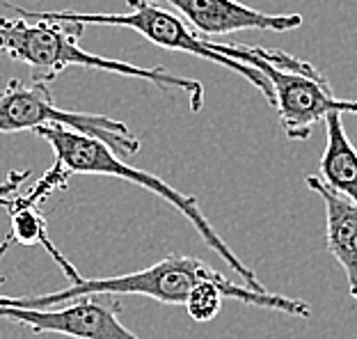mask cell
Returning <instances> with one entry per match:
<instances>
[{
	"label": "cell",
	"instance_id": "obj_4",
	"mask_svg": "<svg viewBox=\"0 0 357 339\" xmlns=\"http://www.w3.org/2000/svg\"><path fill=\"white\" fill-rule=\"evenodd\" d=\"M213 51L245 62L268 78L273 90V106L278 108L280 124L289 140H307L312 128L319 122H326L332 112L357 115V101L337 99L328 78L310 62L298 60L284 51L238 44L213 42Z\"/></svg>",
	"mask_w": 357,
	"mask_h": 339
},
{
	"label": "cell",
	"instance_id": "obj_6",
	"mask_svg": "<svg viewBox=\"0 0 357 339\" xmlns=\"http://www.w3.org/2000/svg\"><path fill=\"white\" fill-rule=\"evenodd\" d=\"M51 124L69 126L89 138L101 140L117 156H135L140 151V140L124 122L108 115L64 110L53 101L48 85H23L14 78L0 90V133L35 131L39 126Z\"/></svg>",
	"mask_w": 357,
	"mask_h": 339
},
{
	"label": "cell",
	"instance_id": "obj_9",
	"mask_svg": "<svg viewBox=\"0 0 357 339\" xmlns=\"http://www.w3.org/2000/svg\"><path fill=\"white\" fill-rule=\"evenodd\" d=\"M67 181H69V174L62 172L58 165H53L42 179L37 181V186L30 193L12 199V204L7 206V213L12 218V227H10V234L5 236V243L0 246V257H3L14 243L44 246L46 253L51 255L53 259L58 262L60 269L64 271V276H67L71 282H76L80 278L78 271L69 264L67 257L51 243V239H48L46 218L42 216V211H39V202L46 199L53 190H64L67 188Z\"/></svg>",
	"mask_w": 357,
	"mask_h": 339
},
{
	"label": "cell",
	"instance_id": "obj_2",
	"mask_svg": "<svg viewBox=\"0 0 357 339\" xmlns=\"http://www.w3.org/2000/svg\"><path fill=\"white\" fill-rule=\"evenodd\" d=\"M85 26L67 21H44V19H0V55L26 64L30 69L32 83L48 85L67 67L99 69L110 74L140 78L156 85L160 92L181 90L188 96L192 112L204 106L206 92L199 80L174 76L163 67H137L121 60H110L103 55L87 53L80 48L78 39Z\"/></svg>",
	"mask_w": 357,
	"mask_h": 339
},
{
	"label": "cell",
	"instance_id": "obj_1",
	"mask_svg": "<svg viewBox=\"0 0 357 339\" xmlns=\"http://www.w3.org/2000/svg\"><path fill=\"white\" fill-rule=\"evenodd\" d=\"M202 282H215V285L222 287L225 298L252 305V308L282 312L298 319H307L312 314V308L305 301L278 296L271 292H255L248 285H236L229 278H225L222 273L211 269L206 262L197 259V257H181V255H169L153 266L126 273V276L78 278L67 289H60V292L44 294V296H21V298L0 296V305H5V308H23V310H48V308H60V305L76 301V298L96 296V294L144 296L165 305H185L190 292L197 285H202Z\"/></svg>",
	"mask_w": 357,
	"mask_h": 339
},
{
	"label": "cell",
	"instance_id": "obj_3",
	"mask_svg": "<svg viewBox=\"0 0 357 339\" xmlns=\"http://www.w3.org/2000/svg\"><path fill=\"white\" fill-rule=\"evenodd\" d=\"M32 133H37L39 138H44L48 144H51V149L55 154L53 165H58L62 172H67L69 176L71 174L112 176V179L131 181L135 186H140V188L153 193V195H158L160 199H165L169 206H174L176 211L192 225L195 232L202 236V241H204V243L213 250V253L220 257V259L229 266V269L236 273L250 289H255V292H266V287L261 285V280L257 278V273L250 269V266L243 264L238 259V255H234L231 248L225 243V239L220 234L211 227L208 218L202 213L199 199L195 195H185V193L172 188V186L165 183L156 174L126 165L108 144H103L96 138H89L85 133H78L69 126H60V124L39 126Z\"/></svg>",
	"mask_w": 357,
	"mask_h": 339
},
{
	"label": "cell",
	"instance_id": "obj_12",
	"mask_svg": "<svg viewBox=\"0 0 357 339\" xmlns=\"http://www.w3.org/2000/svg\"><path fill=\"white\" fill-rule=\"evenodd\" d=\"M222 301H225V292L220 285H215V282H202V285H197L190 292L183 308L188 310L192 321L206 324V321H213L220 314Z\"/></svg>",
	"mask_w": 357,
	"mask_h": 339
},
{
	"label": "cell",
	"instance_id": "obj_11",
	"mask_svg": "<svg viewBox=\"0 0 357 339\" xmlns=\"http://www.w3.org/2000/svg\"><path fill=\"white\" fill-rule=\"evenodd\" d=\"M326 149L319 163L321 181L357 206V149L348 138L339 112L326 117Z\"/></svg>",
	"mask_w": 357,
	"mask_h": 339
},
{
	"label": "cell",
	"instance_id": "obj_13",
	"mask_svg": "<svg viewBox=\"0 0 357 339\" xmlns=\"http://www.w3.org/2000/svg\"><path fill=\"white\" fill-rule=\"evenodd\" d=\"M30 174H32L30 170H12V172L5 176V181L0 183V206L7 209L12 204L16 190H19L21 186L30 179Z\"/></svg>",
	"mask_w": 357,
	"mask_h": 339
},
{
	"label": "cell",
	"instance_id": "obj_14",
	"mask_svg": "<svg viewBox=\"0 0 357 339\" xmlns=\"http://www.w3.org/2000/svg\"><path fill=\"white\" fill-rule=\"evenodd\" d=\"M3 282H5V278H0V285H3Z\"/></svg>",
	"mask_w": 357,
	"mask_h": 339
},
{
	"label": "cell",
	"instance_id": "obj_10",
	"mask_svg": "<svg viewBox=\"0 0 357 339\" xmlns=\"http://www.w3.org/2000/svg\"><path fill=\"white\" fill-rule=\"evenodd\" d=\"M307 188L316 193L326 206V241L330 255L339 262L348 280V294L357 301V206L351 199L330 190L321 176H305Z\"/></svg>",
	"mask_w": 357,
	"mask_h": 339
},
{
	"label": "cell",
	"instance_id": "obj_8",
	"mask_svg": "<svg viewBox=\"0 0 357 339\" xmlns=\"http://www.w3.org/2000/svg\"><path fill=\"white\" fill-rule=\"evenodd\" d=\"M190 23L199 37H220L241 30L287 32L303 26V14H271L238 0H163Z\"/></svg>",
	"mask_w": 357,
	"mask_h": 339
},
{
	"label": "cell",
	"instance_id": "obj_5",
	"mask_svg": "<svg viewBox=\"0 0 357 339\" xmlns=\"http://www.w3.org/2000/svg\"><path fill=\"white\" fill-rule=\"evenodd\" d=\"M7 7L23 16V19H44V21H67V23H80V26H115V28H128L135 30L137 35H142L147 42L156 44L165 51H178V53H190L197 55L202 60L215 62L220 67L234 71L248 80L250 85H255L259 92L266 96L268 103H273V90L271 83L264 74H259L250 64L241 60H231L227 55L213 51V42H206L204 37H199L197 32L188 28V23H183L176 14L169 10H163L156 5V0H126V5L131 7L128 12L121 14H103V12H35V10H23L12 3H5Z\"/></svg>",
	"mask_w": 357,
	"mask_h": 339
},
{
	"label": "cell",
	"instance_id": "obj_7",
	"mask_svg": "<svg viewBox=\"0 0 357 339\" xmlns=\"http://www.w3.org/2000/svg\"><path fill=\"white\" fill-rule=\"evenodd\" d=\"M121 305L115 296H83L62 308L23 310L0 305V319L26 326L35 333H53L71 339H140L119 321Z\"/></svg>",
	"mask_w": 357,
	"mask_h": 339
}]
</instances>
